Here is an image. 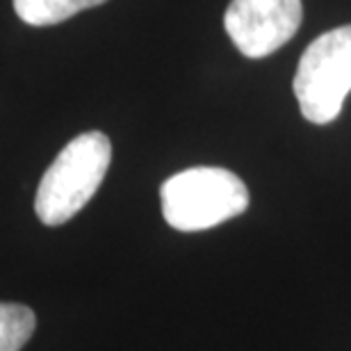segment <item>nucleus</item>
Wrapping results in <instances>:
<instances>
[{
  "label": "nucleus",
  "instance_id": "obj_1",
  "mask_svg": "<svg viewBox=\"0 0 351 351\" xmlns=\"http://www.w3.org/2000/svg\"><path fill=\"white\" fill-rule=\"evenodd\" d=\"M112 162V144L98 130L71 139L53 160L34 196V213L46 226L73 219L98 192Z\"/></svg>",
  "mask_w": 351,
  "mask_h": 351
},
{
  "label": "nucleus",
  "instance_id": "obj_3",
  "mask_svg": "<svg viewBox=\"0 0 351 351\" xmlns=\"http://www.w3.org/2000/svg\"><path fill=\"white\" fill-rule=\"evenodd\" d=\"M292 87L311 123L326 125L340 117L351 91V25L319 34L306 48Z\"/></svg>",
  "mask_w": 351,
  "mask_h": 351
},
{
  "label": "nucleus",
  "instance_id": "obj_4",
  "mask_svg": "<svg viewBox=\"0 0 351 351\" xmlns=\"http://www.w3.org/2000/svg\"><path fill=\"white\" fill-rule=\"evenodd\" d=\"M301 16V0H230L223 27L237 51L261 60L297 34Z\"/></svg>",
  "mask_w": 351,
  "mask_h": 351
},
{
  "label": "nucleus",
  "instance_id": "obj_5",
  "mask_svg": "<svg viewBox=\"0 0 351 351\" xmlns=\"http://www.w3.org/2000/svg\"><path fill=\"white\" fill-rule=\"evenodd\" d=\"M103 3L105 0H14V12L27 25L48 27Z\"/></svg>",
  "mask_w": 351,
  "mask_h": 351
},
{
  "label": "nucleus",
  "instance_id": "obj_2",
  "mask_svg": "<svg viewBox=\"0 0 351 351\" xmlns=\"http://www.w3.org/2000/svg\"><path fill=\"white\" fill-rule=\"evenodd\" d=\"M160 199L171 228L196 233L247 213L249 189L240 176L221 167H192L167 178Z\"/></svg>",
  "mask_w": 351,
  "mask_h": 351
},
{
  "label": "nucleus",
  "instance_id": "obj_6",
  "mask_svg": "<svg viewBox=\"0 0 351 351\" xmlns=\"http://www.w3.org/2000/svg\"><path fill=\"white\" fill-rule=\"evenodd\" d=\"M37 317L23 304H0V351H21L32 338Z\"/></svg>",
  "mask_w": 351,
  "mask_h": 351
}]
</instances>
